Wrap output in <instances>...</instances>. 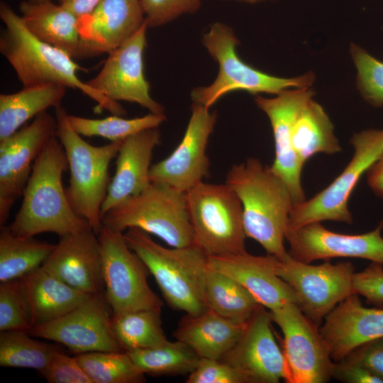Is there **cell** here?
<instances>
[{"instance_id":"obj_43","label":"cell","mask_w":383,"mask_h":383,"mask_svg":"<svg viewBox=\"0 0 383 383\" xmlns=\"http://www.w3.org/2000/svg\"><path fill=\"white\" fill-rule=\"evenodd\" d=\"M343 359L364 367L383 382V338L358 346Z\"/></svg>"},{"instance_id":"obj_29","label":"cell","mask_w":383,"mask_h":383,"mask_svg":"<svg viewBox=\"0 0 383 383\" xmlns=\"http://www.w3.org/2000/svg\"><path fill=\"white\" fill-rule=\"evenodd\" d=\"M292 143L304 165L316 154L333 155L341 151L332 121L323 106L313 98L305 103L295 117Z\"/></svg>"},{"instance_id":"obj_19","label":"cell","mask_w":383,"mask_h":383,"mask_svg":"<svg viewBox=\"0 0 383 383\" xmlns=\"http://www.w3.org/2000/svg\"><path fill=\"white\" fill-rule=\"evenodd\" d=\"M383 221L373 231L362 234L338 233L313 223L295 229L287 228L289 253L299 260L311 263L335 257L361 258L383 264Z\"/></svg>"},{"instance_id":"obj_46","label":"cell","mask_w":383,"mask_h":383,"mask_svg":"<svg viewBox=\"0 0 383 383\" xmlns=\"http://www.w3.org/2000/svg\"><path fill=\"white\" fill-rule=\"evenodd\" d=\"M367 182L372 192L383 199V154L367 171Z\"/></svg>"},{"instance_id":"obj_44","label":"cell","mask_w":383,"mask_h":383,"mask_svg":"<svg viewBox=\"0 0 383 383\" xmlns=\"http://www.w3.org/2000/svg\"><path fill=\"white\" fill-rule=\"evenodd\" d=\"M331 377L345 383H383L364 367L345 359L334 362Z\"/></svg>"},{"instance_id":"obj_14","label":"cell","mask_w":383,"mask_h":383,"mask_svg":"<svg viewBox=\"0 0 383 383\" xmlns=\"http://www.w3.org/2000/svg\"><path fill=\"white\" fill-rule=\"evenodd\" d=\"M110 310L104 293L101 292L91 295L57 318L33 326L28 333L60 343L78 354L123 351L112 331Z\"/></svg>"},{"instance_id":"obj_34","label":"cell","mask_w":383,"mask_h":383,"mask_svg":"<svg viewBox=\"0 0 383 383\" xmlns=\"http://www.w3.org/2000/svg\"><path fill=\"white\" fill-rule=\"evenodd\" d=\"M28 331H1L0 333V366L44 370L59 349L35 340Z\"/></svg>"},{"instance_id":"obj_18","label":"cell","mask_w":383,"mask_h":383,"mask_svg":"<svg viewBox=\"0 0 383 383\" xmlns=\"http://www.w3.org/2000/svg\"><path fill=\"white\" fill-rule=\"evenodd\" d=\"M313 96L310 87H300L285 89L271 98L260 95L255 98L272 129L274 158L270 167L286 182L294 204L304 201L306 197L301 183L304 164L294 150L292 128L297 113Z\"/></svg>"},{"instance_id":"obj_30","label":"cell","mask_w":383,"mask_h":383,"mask_svg":"<svg viewBox=\"0 0 383 383\" xmlns=\"http://www.w3.org/2000/svg\"><path fill=\"white\" fill-rule=\"evenodd\" d=\"M208 309L238 323H245L262 306L238 282L208 265L205 277Z\"/></svg>"},{"instance_id":"obj_8","label":"cell","mask_w":383,"mask_h":383,"mask_svg":"<svg viewBox=\"0 0 383 383\" xmlns=\"http://www.w3.org/2000/svg\"><path fill=\"white\" fill-rule=\"evenodd\" d=\"M186 199L194 245L208 256L246 251L242 204L228 185L203 181Z\"/></svg>"},{"instance_id":"obj_41","label":"cell","mask_w":383,"mask_h":383,"mask_svg":"<svg viewBox=\"0 0 383 383\" xmlns=\"http://www.w3.org/2000/svg\"><path fill=\"white\" fill-rule=\"evenodd\" d=\"M40 373L48 383H91L76 356L58 350Z\"/></svg>"},{"instance_id":"obj_35","label":"cell","mask_w":383,"mask_h":383,"mask_svg":"<svg viewBox=\"0 0 383 383\" xmlns=\"http://www.w3.org/2000/svg\"><path fill=\"white\" fill-rule=\"evenodd\" d=\"M67 118L72 128L80 135L101 137L111 142H122L145 130L158 128L166 119L165 113H153L134 118H124L113 114L101 119L70 114Z\"/></svg>"},{"instance_id":"obj_37","label":"cell","mask_w":383,"mask_h":383,"mask_svg":"<svg viewBox=\"0 0 383 383\" xmlns=\"http://www.w3.org/2000/svg\"><path fill=\"white\" fill-rule=\"evenodd\" d=\"M31 327L21 279L0 282V331H28Z\"/></svg>"},{"instance_id":"obj_39","label":"cell","mask_w":383,"mask_h":383,"mask_svg":"<svg viewBox=\"0 0 383 383\" xmlns=\"http://www.w3.org/2000/svg\"><path fill=\"white\" fill-rule=\"evenodd\" d=\"M148 27L166 24L180 16L193 13L202 0H140Z\"/></svg>"},{"instance_id":"obj_28","label":"cell","mask_w":383,"mask_h":383,"mask_svg":"<svg viewBox=\"0 0 383 383\" xmlns=\"http://www.w3.org/2000/svg\"><path fill=\"white\" fill-rule=\"evenodd\" d=\"M67 87L56 83L23 87L19 91L0 94V141L13 134L30 118L57 109Z\"/></svg>"},{"instance_id":"obj_2","label":"cell","mask_w":383,"mask_h":383,"mask_svg":"<svg viewBox=\"0 0 383 383\" xmlns=\"http://www.w3.org/2000/svg\"><path fill=\"white\" fill-rule=\"evenodd\" d=\"M0 18L5 25L0 35V52L15 71L23 87L56 83L76 89L97 103L98 111L107 110L123 116L126 110L82 82L77 75L83 70L67 52L33 36L21 16L5 2L0 4Z\"/></svg>"},{"instance_id":"obj_3","label":"cell","mask_w":383,"mask_h":383,"mask_svg":"<svg viewBox=\"0 0 383 383\" xmlns=\"http://www.w3.org/2000/svg\"><path fill=\"white\" fill-rule=\"evenodd\" d=\"M68 169L64 148L54 137L34 162L23 193V201L10 231L21 238L43 233L63 236L88 228V223L72 209L62 184Z\"/></svg>"},{"instance_id":"obj_33","label":"cell","mask_w":383,"mask_h":383,"mask_svg":"<svg viewBox=\"0 0 383 383\" xmlns=\"http://www.w3.org/2000/svg\"><path fill=\"white\" fill-rule=\"evenodd\" d=\"M111 327L116 341L125 352L155 347L167 340L160 312L154 310L113 314Z\"/></svg>"},{"instance_id":"obj_13","label":"cell","mask_w":383,"mask_h":383,"mask_svg":"<svg viewBox=\"0 0 383 383\" xmlns=\"http://www.w3.org/2000/svg\"><path fill=\"white\" fill-rule=\"evenodd\" d=\"M55 116L45 111L29 124L0 141V226L5 225L23 195L35 160L57 136Z\"/></svg>"},{"instance_id":"obj_45","label":"cell","mask_w":383,"mask_h":383,"mask_svg":"<svg viewBox=\"0 0 383 383\" xmlns=\"http://www.w3.org/2000/svg\"><path fill=\"white\" fill-rule=\"evenodd\" d=\"M100 1L101 0H58L59 4L78 18L90 14Z\"/></svg>"},{"instance_id":"obj_40","label":"cell","mask_w":383,"mask_h":383,"mask_svg":"<svg viewBox=\"0 0 383 383\" xmlns=\"http://www.w3.org/2000/svg\"><path fill=\"white\" fill-rule=\"evenodd\" d=\"M187 383H250L248 377L231 365L215 359L200 358L188 374Z\"/></svg>"},{"instance_id":"obj_24","label":"cell","mask_w":383,"mask_h":383,"mask_svg":"<svg viewBox=\"0 0 383 383\" xmlns=\"http://www.w3.org/2000/svg\"><path fill=\"white\" fill-rule=\"evenodd\" d=\"M160 131L152 128L123 140L116 156V170L101 207V217L113 207L139 194L150 184V170L154 149L160 143Z\"/></svg>"},{"instance_id":"obj_15","label":"cell","mask_w":383,"mask_h":383,"mask_svg":"<svg viewBox=\"0 0 383 383\" xmlns=\"http://www.w3.org/2000/svg\"><path fill=\"white\" fill-rule=\"evenodd\" d=\"M146 23L129 39L110 52L99 72L86 83L109 99L136 103L150 113L164 114L163 106L150 94L143 70Z\"/></svg>"},{"instance_id":"obj_4","label":"cell","mask_w":383,"mask_h":383,"mask_svg":"<svg viewBox=\"0 0 383 383\" xmlns=\"http://www.w3.org/2000/svg\"><path fill=\"white\" fill-rule=\"evenodd\" d=\"M129 248L144 262L170 307L196 315L206 311L208 255L196 245L164 247L135 228L123 233Z\"/></svg>"},{"instance_id":"obj_11","label":"cell","mask_w":383,"mask_h":383,"mask_svg":"<svg viewBox=\"0 0 383 383\" xmlns=\"http://www.w3.org/2000/svg\"><path fill=\"white\" fill-rule=\"evenodd\" d=\"M274 272L287 282L297 296V305L318 326L343 300L353 294L354 266L350 262L332 264L329 260L313 265L293 258L272 255Z\"/></svg>"},{"instance_id":"obj_42","label":"cell","mask_w":383,"mask_h":383,"mask_svg":"<svg viewBox=\"0 0 383 383\" xmlns=\"http://www.w3.org/2000/svg\"><path fill=\"white\" fill-rule=\"evenodd\" d=\"M352 289L367 304L383 308V264L372 262L364 270L354 272Z\"/></svg>"},{"instance_id":"obj_21","label":"cell","mask_w":383,"mask_h":383,"mask_svg":"<svg viewBox=\"0 0 383 383\" xmlns=\"http://www.w3.org/2000/svg\"><path fill=\"white\" fill-rule=\"evenodd\" d=\"M319 330L332 360L338 362L358 346L383 338V308L365 307L353 293L325 317Z\"/></svg>"},{"instance_id":"obj_32","label":"cell","mask_w":383,"mask_h":383,"mask_svg":"<svg viewBox=\"0 0 383 383\" xmlns=\"http://www.w3.org/2000/svg\"><path fill=\"white\" fill-rule=\"evenodd\" d=\"M144 374L184 375L197 366L200 357L187 345L168 340L157 346L126 352Z\"/></svg>"},{"instance_id":"obj_5","label":"cell","mask_w":383,"mask_h":383,"mask_svg":"<svg viewBox=\"0 0 383 383\" xmlns=\"http://www.w3.org/2000/svg\"><path fill=\"white\" fill-rule=\"evenodd\" d=\"M67 116L61 106L55 109L57 137L64 148L70 170L67 196L75 213L98 234L103 226L102 204L111 181L109 165L123 141L92 145L72 128Z\"/></svg>"},{"instance_id":"obj_48","label":"cell","mask_w":383,"mask_h":383,"mask_svg":"<svg viewBox=\"0 0 383 383\" xmlns=\"http://www.w3.org/2000/svg\"><path fill=\"white\" fill-rule=\"evenodd\" d=\"M31 2H42V1H48V0H28Z\"/></svg>"},{"instance_id":"obj_47","label":"cell","mask_w":383,"mask_h":383,"mask_svg":"<svg viewBox=\"0 0 383 383\" xmlns=\"http://www.w3.org/2000/svg\"><path fill=\"white\" fill-rule=\"evenodd\" d=\"M238 1H245L248 3H255V2L263 1V0H238Z\"/></svg>"},{"instance_id":"obj_1","label":"cell","mask_w":383,"mask_h":383,"mask_svg":"<svg viewBox=\"0 0 383 383\" xmlns=\"http://www.w3.org/2000/svg\"><path fill=\"white\" fill-rule=\"evenodd\" d=\"M226 184L239 198L246 237L257 241L267 254L284 258L288 221L294 201L286 182L255 157L234 164Z\"/></svg>"},{"instance_id":"obj_27","label":"cell","mask_w":383,"mask_h":383,"mask_svg":"<svg viewBox=\"0 0 383 383\" xmlns=\"http://www.w3.org/2000/svg\"><path fill=\"white\" fill-rule=\"evenodd\" d=\"M21 281L32 327L62 316L91 296L70 287L42 266L23 276Z\"/></svg>"},{"instance_id":"obj_38","label":"cell","mask_w":383,"mask_h":383,"mask_svg":"<svg viewBox=\"0 0 383 383\" xmlns=\"http://www.w3.org/2000/svg\"><path fill=\"white\" fill-rule=\"evenodd\" d=\"M350 54L357 71V87L362 96L376 107L383 106V62L352 43Z\"/></svg>"},{"instance_id":"obj_10","label":"cell","mask_w":383,"mask_h":383,"mask_svg":"<svg viewBox=\"0 0 383 383\" xmlns=\"http://www.w3.org/2000/svg\"><path fill=\"white\" fill-rule=\"evenodd\" d=\"M97 235L104 296L112 313L143 309L161 312L163 303L148 284L150 273L141 258L129 248L123 233L103 225Z\"/></svg>"},{"instance_id":"obj_25","label":"cell","mask_w":383,"mask_h":383,"mask_svg":"<svg viewBox=\"0 0 383 383\" xmlns=\"http://www.w3.org/2000/svg\"><path fill=\"white\" fill-rule=\"evenodd\" d=\"M19 10L24 26L38 40L65 51L73 58L92 57L81 37L78 18L60 4L51 0H28L20 3Z\"/></svg>"},{"instance_id":"obj_17","label":"cell","mask_w":383,"mask_h":383,"mask_svg":"<svg viewBox=\"0 0 383 383\" xmlns=\"http://www.w3.org/2000/svg\"><path fill=\"white\" fill-rule=\"evenodd\" d=\"M270 311L260 306L236 343L221 359L244 373L250 383L289 382V372L282 350L272 328Z\"/></svg>"},{"instance_id":"obj_9","label":"cell","mask_w":383,"mask_h":383,"mask_svg":"<svg viewBox=\"0 0 383 383\" xmlns=\"http://www.w3.org/2000/svg\"><path fill=\"white\" fill-rule=\"evenodd\" d=\"M353 155L340 174L309 199L294 204L288 221L289 229L326 221L352 223L349 199L364 174L383 154V128L366 129L350 139Z\"/></svg>"},{"instance_id":"obj_36","label":"cell","mask_w":383,"mask_h":383,"mask_svg":"<svg viewBox=\"0 0 383 383\" xmlns=\"http://www.w3.org/2000/svg\"><path fill=\"white\" fill-rule=\"evenodd\" d=\"M91 383H141L145 374L125 351H96L76 356Z\"/></svg>"},{"instance_id":"obj_20","label":"cell","mask_w":383,"mask_h":383,"mask_svg":"<svg viewBox=\"0 0 383 383\" xmlns=\"http://www.w3.org/2000/svg\"><path fill=\"white\" fill-rule=\"evenodd\" d=\"M42 267L89 295L104 289L100 244L97 234L91 228L61 236Z\"/></svg>"},{"instance_id":"obj_22","label":"cell","mask_w":383,"mask_h":383,"mask_svg":"<svg viewBox=\"0 0 383 383\" xmlns=\"http://www.w3.org/2000/svg\"><path fill=\"white\" fill-rule=\"evenodd\" d=\"M272 255L239 253L208 256V265L231 277L248 290L269 311L293 302L297 304L296 293L274 271Z\"/></svg>"},{"instance_id":"obj_7","label":"cell","mask_w":383,"mask_h":383,"mask_svg":"<svg viewBox=\"0 0 383 383\" xmlns=\"http://www.w3.org/2000/svg\"><path fill=\"white\" fill-rule=\"evenodd\" d=\"M102 224L123 233L135 228L170 247L194 245L186 193L162 183L151 182L139 194L113 207L103 216Z\"/></svg>"},{"instance_id":"obj_23","label":"cell","mask_w":383,"mask_h":383,"mask_svg":"<svg viewBox=\"0 0 383 383\" xmlns=\"http://www.w3.org/2000/svg\"><path fill=\"white\" fill-rule=\"evenodd\" d=\"M145 23L140 0H101L90 14L78 18L81 37L92 57L116 49Z\"/></svg>"},{"instance_id":"obj_6","label":"cell","mask_w":383,"mask_h":383,"mask_svg":"<svg viewBox=\"0 0 383 383\" xmlns=\"http://www.w3.org/2000/svg\"><path fill=\"white\" fill-rule=\"evenodd\" d=\"M238 43L232 29L221 23H213L204 35L203 44L218 62V72L211 84L192 91L193 104L209 109L222 96L234 91L276 95L285 89L312 85L314 75L311 72L284 78L252 67L239 57L236 52Z\"/></svg>"},{"instance_id":"obj_31","label":"cell","mask_w":383,"mask_h":383,"mask_svg":"<svg viewBox=\"0 0 383 383\" xmlns=\"http://www.w3.org/2000/svg\"><path fill=\"white\" fill-rule=\"evenodd\" d=\"M55 247L33 237H18L9 226H1L0 282L21 279L40 267Z\"/></svg>"},{"instance_id":"obj_26","label":"cell","mask_w":383,"mask_h":383,"mask_svg":"<svg viewBox=\"0 0 383 383\" xmlns=\"http://www.w3.org/2000/svg\"><path fill=\"white\" fill-rule=\"evenodd\" d=\"M246 323L235 322L207 309L196 315L186 313L174 336L201 358L221 360L238 340Z\"/></svg>"},{"instance_id":"obj_16","label":"cell","mask_w":383,"mask_h":383,"mask_svg":"<svg viewBox=\"0 0 383 383\" xmlns=\"http://www.w3.org/2000/svg\"><path fill=\"white\" fill-rule=\"evenodd\" d=\"M216 121V113L193 104L184 135L166 158L152 165L151 182L167 184L186 193L209 174L206 148Z\"/></svg>"},{"instance_id":"obj_12","label":"cell","mask_w":383,"mask_h":383,"mask_svg":"<svg viewBox=\"0 0 383 383\" xmlns=\"http://www.w3.org/2000/svg\"><path fill=\"white\" fill-rule=\"evenodd\" d=\"M280 328L288 383H324L332 377V360L318 326L293 302L270 311Z\"/></svg>"}]
</instances>
